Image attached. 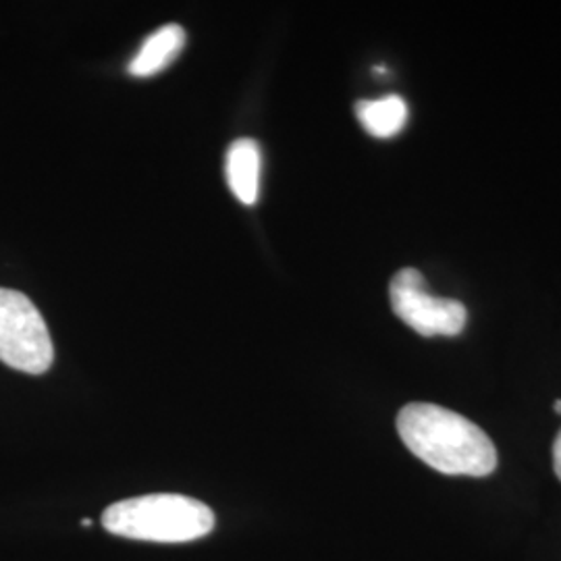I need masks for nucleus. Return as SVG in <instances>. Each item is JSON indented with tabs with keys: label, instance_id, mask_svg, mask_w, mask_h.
Returning <instances> with one entry per match:
<instances>
[{
	"label": "nucleus",
	"instance_id": "1",
	"mask_svg": "<svg viewBox=\"0 0 561 561\" xmlns=\"http://www.w3.org/2000/svg\"><path fill=\"white\" fill-rule=\"evenodd\" d=\"M403 445L426 466L447 477H489L497 449L479 424L435 403H408L398 414Z\"/></svg>",
	"mask_w": 561,
	"mask_h": 561
},
{
	"label": "nucleus",
	"instance_id": "2",
	"mask_svg": "<svg viewBox=\"0 0 561 561\" xmlns=\"http://www.w3.org/2000/svg\"><path fill=\"white\" fill-rule=\"evenodd\" d=\"M102 526L136 541L190 542L213 533L215 514L192 497L159 493L113 503L102 514Z\"/></svg>",
	"mask_w": 561,
	"mask_h": 561
},
{
	"label": "nucleus",
	"instance_id": "3",
	"mask_svg": "<svg viewBox=\"0 0 561 561\" xmlns=\"http://www.w3.org/2000/svg\"><path fill=\"white\" fill-rule=\"evenodd\" d=\"M0 360L7 366L42 375L55 360V347L38 308L15 289L0 287Z\"/></svg>",
	"mask_w": 561,
	"mask_h": 561
},
{
	"label": "nucleus",
	"instance_id": "4",
	"mask_svg": "<svg viewBox=\"0 0 561 561\" xmlns=\"http://www.w3.org/2000/svg\"><path fill=\"white\" fill-rule=\"evenodd\" d=\"M396 317L422 337H456L466 329V306L428 294L419 268H401L389 285Z\"/></svg>",
	"mask_w": 561,
	"mask_h": 561
},
{
	"label": "nucleus",
	"instance_id": "5",
	"mask_svg": "<svg viewBox=\"0 0 561 561\" xmlns=\"http://www.w3.org/2000/svg\"><path fill=\"white\" fill-rule=\"evenodd\" d=\"M262 154L261 146L250 138L236 140L227 150L225 175L233 196L252 206L261 196Z\"/></svg>",
	"mask_w": 561,
	"mask_h": 561
},
{
	"label": "nucleus",
	"instance_id": "6",
	"mask_svg": "<svg viewBox=\"0 0 561 561\" xmlns=\"http://www.w3.org/2000/svg\"><path fill=\"white\" fill-rule=\"evenodd\" d=\"M185 44V32L178 23L162 25L154 34L141 42L140 50L129 62V73L134 78H152L164 71L173 60L180 57Z\"/></svg>",
	"mask_w": 561,
	"mask_h": 561
},
{
	"label": "nucleus",
	"instance_id": "7",
	"mask_svg": "<svg viewBox=\"0 0 561 561\" xmlns=\"http://www.w3.org/2000/svg\"><path fill=\"white\" fill-rule=\"evenodd\" d=\"M408 104L398 96L389 94L379 101H360L356 104V117L362 127L379 140H391L400 134L408 123Z\"/></svg>",
	"mask_w": 561,
	"mask_h": 561
},
{
	"label": "nucleus",
	"instance_id": "8",
	"mask_svg": "<svg viewBox=\"0 0 561 561\" xmlns=\"http://www.w3.org/2000/svg\"><path fill=\"white\" fill-rule=\"evenodd\" d=\"M553 466H556V474L561 481V431L556 439V445H553Z\"/></svg>",
	"mask_w": 561,
	"mask_h": 561
},
{
	"label": "nucleus",
	"instance_id": "9",
	"mask_svg": "<svg viewBox=\"0 0 561 561\" xmlns=\"http://www.w3.org/2000/svg\"><path fill=\"white\" fill-rule=\"evenodd\" d=\"M553 410H556V414H561V400H556V403H553Z\"/></svg>",
	"mask_w": 561,
	"mask_h": 561
}]
</instances>
